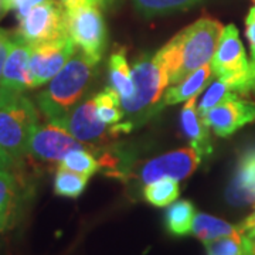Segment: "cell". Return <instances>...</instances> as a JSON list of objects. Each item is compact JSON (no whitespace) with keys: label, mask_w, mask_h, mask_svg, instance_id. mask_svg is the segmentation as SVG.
I'll return each mask as SVG.
<instances>
[{"label":"cell","mask_w":255,"mask_h":255,"mask_svg":"<svg viewBox=\"0 0 255 255\" xmlns=\"http://www.w3.org/2000/svg\"><path fill=\"white\" fill-rule=\"evenodd\" d=\"M6 7H4V0H0V18L3 17L6 14Z\"/></svg>","instance_id":"37"},{"label":"cell","mask_w":255,"mask_h":255,"mask_svg":"<svg viewBox=\"0 0 255 255\" xmlns=\"http://www.w3.org/2000/svg\"><path fill=\"white\" fill-rule=\"evenodd\" d=\"M14 159L0 147V170H10L13 167Z\"/></svg>","instance_id":"33"},{"label":"cell","mask_w":255,"mask_h":255,"mask_svg":"<svg viewBox=\"0 0 255 255\" xmlns=\"http://www.w3.org/2000/svg\"><path fill=\"white\" fill-rule=\"evenodd\" d=\"M238 231H240L238 226H233L227 221L219 219V217H214V216H210V214L199 213L193 223L191 234L196 236L206 244V243L219 240V238L233 236Z\"/></svg>","instance_id":"19"},{"label":"cell","mask_w":255,"mask_h":255,"mask_svg":"<svg viewBox=\"0 0 255 255\" xmlns=\"http://www.w3.org/2000/svg\"><path fill=\"white\" fill-rule=\"evenodd\" d=\"M58 167L90 177L100 170L101 162L97 160L87 149H75L64 157Z\"/></svg>","instance_id":"25"},{"label":"cell","mask_w":255,"mask_h":255,"mask_svg":"<svg viewBox=\"0 0 255 255\" xmlns=\"http://www.w3.org/2000/svg\"><path fill=\"white\" fill-rule=\"evenodd\" d=\"M201 1L203 0H132L137 11L145 17H156L187 10Z\"/></svg>","instance_id":"21"},{"label":"cell","mask_w":255,"mask_h":255,"mask_svg":"<svg viewBox=\"0 0 255 255\" xmlns=\"http://www.w3.org/2000/svg\"><path fill=\"white\" fill-rule=\"evenodd\" d=\"M213 70H211V63L196 70L194 73L187 75L183 81L177 82L167 88L164 92L163 102L166 105H176L183 101H189L200 94L211 81L213 78Z\"/></svg>","instance_id":"16"},{"label":"cell","mask_w":255,"mask_h":255,"mask_svg":"<svg viewBox=\"0 0 255 255\" xmlns=\"http://www.w3.org/2000/svg\"><path fill=\"white\" fill-rule=\"evenodd\" d=\"M94 100H95L97 114L104 124L112 128L122 121L121 98L114 88L107 87L104 91L97 94V97Z\"/></svg>","instance_id":"22"},{"label":"cell","mask_w":255,"mask_h":255,"mask_svg":"<svg viewBox=\"0 0 255 255\" xmlns=\"http://www.w3.org/2000/svg\"><path fill=\"white\" fill-rule=\"evenodd\" d=\"M227 199L236 206L255 203V147L244 152L230 183Z\"/></svg>","instance_id":"14"},{"label":"cell","mask_w":255,"mask_h":255,"mask_svg":"<svg viewBox=\"0 0 255 255\" xmlns=\"http://www.w3.org/2000/svg\"><path fill=\"white\" fill-rule=\"evenodd\" d=\"M97 64L78 48L63 70L48 82L46 90L37 94V107L48 122L63 124L68 112L85 95Z\"/></svg>","instance_id":"3"},{"label":"cell","mask_w":255,"mask_h":255,"mask_svg":"<svg viewBox=\"0 0 255 255\" xmlns=\"http://www.w3.org/2000/svg\"><path fill=\"white\" fill-rule=\"evenodd\" d=\"M241 233H243V234L246 236L247 240H248L250 247H251V253H253V255H255V226L247 228V230L241 231Z\"/></svg>","instance_id":"34"},{"label":"cell","mask_w":255,"mask_h":255,"mask_svg":"<svg viewBox=\"0 0 255 255\" xmlns=\"http://www.w3.org/2000/svg\"><path fill=\"white\" fill-rule=\"evenodd\" d=\"M200 162L201 156L190 146L149 159L139 169H132L124 176H132L137 183L145 186L164 177H170L179 182L189 177L199 167Z\"/></svg>","instance_id":"8"},{"label":"cell","mask_w":255,"mask_h":255,"mask_svg":"<svg viewBox=\"0 0 255 255\" xmlns=\"http://www.w3.org/2000/svg\"><path fill=\"white\" fill-rule=\"evenodd\" d=\"M24 0H4V7H6V11H10V10H16L21 6Z\"/></svg>","instance_id":"36"},{"label":"cell","mask_w":255,"mask_h":255,"mask_svg":"<svg viewBox=\"0 0 255 255\" xmlns=\"http://www.w3.org/2000/svg\"><path fill=\"white\" fill-rule=\"evenodd\" d=\"M224 27L211 17H201L164 44L155 54L172 85L211 63Z\"/></svg>","instance_id":"1"},{"label":"cell","mask_w":255,"mask_h":255,"mask_svg":"<svg viewBox=\"0 0 255 255\" xmlns=\"http://www.w3.org/2000/svg\"><path fill=\"white\" fill-rule=\"evenodd\" d=\"M30 54L31 44L18 36L13 37L0 80V85L3 88L16 92H24L31 88Z\"/></svg>","instance_id":"13"},{"label":"cell","mask_w":255,"mask_h":255,"mask_svg":"<svg viewBox=\"0 0 255 255\" xmlns=\"http://www.w3.org/2000/svg\"><path fill=\"white\" fill-rule=\"evenodd\" d=\"M87 183L88 176L58 167L54 177V193L61 197L77 199L84 193Z\"/></svg>","instance_id":"23"},{"label":"cell","mask_w":255,"mask_h":255,"mask_svg":"<svg viewBox=\"0 0 255 255\" xmlns=\"http://www.w3.org/2000/svg\"><path fill=\"white\" fill-rule=\"evenodd\" d=\"M246 36L251 50V64L255 67V9L250 10L246 18Z\"/></svg>","instance_id":"28"},{"label":"cell","mask_w":255,"mask_h":255,"mask_svg":"<svg viewBox=\"0 0 255 255\" xmlns=\"http://www.w3.org/2000/svg\"><path fill=\"white\" fill-rule=\"evenodd\" d=\"M77 50L78 47L75 46L70 36L31 44V88L41 87L51 81L63 70L64 65L70 61V58L77 53Z\"/></svg>","instance_id":"9"},{"label":"cell","mask_w":255,"mask_h":255,"mask_svg":"<svg viewBox=\"0 0 255 255\" xmlns=\"http://www.w3.org/2000/svg\"><path fill=\"white\" fill-rule=\"evenodd\" d=\"M61 127L82 143L100 142L108 136V133H112L111 127L98 117L94 98L80 101L64 118Z\"/></svg>","instance_id":"12"},{"label":"cell","mask_w":255,"mask_h":255,"mask_svg":"<svg viewBox=\"0 0 255 255\" xmlns=\"http://www.w3.org/2000/svg\"><path fill=\"white\" fill-rule=\"evenodd\" d=\"M253 226H255V210L253 211V214H250V216L238 226V228H240V231H244V230L253 227Z\"/></svg>","instance_id":"35"},{"label":"cell","mask_w":255,"mask_h":255,"mask_svg":"<svg viewBox=\"0 0 255 255\" xmlns=\"http://www.w3.org/2000/svg\"><path fill=\"white\" fill-rule=\"evenodd\" d=\"M67 33L81 51L100 63L107 50L108 33L100 7L81 6L65 9Z\"/></svg>","instance_id":"6"},{"label":"cell","mask_w":255,"mask_h":255,"mask_svg":"<svg viewBox=\"0 0 255 255\" xmlns=\"http://www.w3.org/2000/svg\"><path fill=\"white\" fill-rule=\"evenodd\" d=\"M75 149H88L61 125L48 122L37 124L28 140L27 153L43 162H61Z\"/></svg>","instance_id":"10"},{"label":"cell","mask_w":255,"mask_h":255,"mask_svg":"<svg viewBox=\"0 0 255 255\" xmlns=\"http://www.w3.org/2000/svg\"><path fill=\"white\" fill-rule=\"evenodd\" d=\"M254 1H255V0H254Z\"/></svg>","instance_id":"40"},{"label":"cell","mask_w":255,"mask_h":255,"mask_svg":"<svg viewBox=\"0 0 255 255\" xmlns=\"http://www.w3.org/2000/svg\"><path fill=\"white\" fill-rule=\"evenodd\" d=\"M11 41H13V37L7 34L6 31L0 30V80H1L3 67H4V63H6L7 54H9Z\"/></svg>","instance_id":"29"},{"label":"cell","mask_w":255,"mask_h":255,"mask_svg":"<svg viewBox=\"0 0 255 255\" xmlns=\"http://www.w3.org/2000/svg\"><path fill=\"white\" fill-rule=\"evenodd\" d=\"M211 70L216 78L227 82L231 91L240 97L255 91V67L247 57L234 24H228L223 30L219 47L211 60Z\"/></svg>","instance_id":"5"},{"label":"cell","mask_w":255,"mask_h":255,"mask_svg":"<svg viewBox=\"0 0 255 255\" xmlns=\"http://www.w3.org/2000/svg\"><path fill=\"white\" fill-rule=\"evenodd\" d=\"M234 95H238V94L231 91V88L228 87L227 82L217 78L210 85L209 90L201 97L200 104L197 105V111H199L200 117H204L211 108L217 107L219 104L224 102V101L233 98Z\"/></svg>","instance_id":"26"},{"label":"cell","mask_w":255,"mask_h":255,"mask_svg":"<svg viewBox=\"0 0 255 255\" xmlns=\"http://www.w3.org/2000/svg\"><path fill=\"white\" fill-rule=\"evenodd\" d=\"M58 1L63 4L64 9H75L81 6H97L95 0H58Z\"/></svg>","instance_id":"32"},{"label":"cell","mask_w":255,"mask_h":255,"mask_svg":"<svg viewBox=\"0 0 255 255\" xmlns=\"http://www.w3.org/2000/svg\"><path fill=\"white\" fill-rule=\"evenodd\" d=\"M201 118L214 135L219 137L231 136L238 129L255 121V102L234 95L211 108Z\"/></svg>","instance_id":"11"},{"label":"cell","mask_w":255,"mask_h":255,"mask_svg":"<svg viewBox=\"0 0 255 255\" xmlns=\"http://www.w3.org/2000/svg\"><path fill=\"white\" fill-rule=\"evenodd\" d=\"M20 199V184L9 170H0V207L17 206Z\"/></svg>","instance_id":"27"},{"label":"cell","mask_w":255,"mask_h":255,"mask_svg":"<svg viewBox=\"0 0 255 255\" xmlns=\"http://www.w3.org/2000/svg\"><path fill=\"white\" fill-rule=\"evenodd\" d=\"M254 9H255V6H254Z\"/></svg>","instance_id":"39"},{"label":"cell","mask_w":255,"mask_h":255,"mask_svg":"<svg viewBox=\"0 0 255 255\" xmlns=\"http://www.w3.org/2000/svg\"><path fill=\"white\" fill-rule=\"evenodd\" d=\"M111 88H114L121 100H127L133 95L135 84L132 78V68H129L124 50L111 55L108 63Z\"/></svg>","instance_id":"18"},{"label":"cell","mask_w":255,"mask_h":255,"mask_svg":"<svg viewBox=\"0 0 255 255\" xmlns=\"http://www.w3.org/2000/svg\"><path fill=\"white\" fill-rule=\"evenodd\" d=\"M135 91L130 98L121 100L122 121L111 128L112 133H127L156 117L164 107L166 87L170 84L167 71L155 54L142 55L132 67Z\"/></svg>","instance_id":"2"},{"label":"cell","mask_w":255,"mask_h":255,"mask_svg":"<svg viewBox=\"0 0 255 255\" xmlns=\"http://www.w3.org/2000/svg\"><path fill=\"white\" fill-rule=\"evenodd\" d=\"M196 216H197L196 207L193 206L191 201H174L169 206V209L164 214V226L172 236L183 237V236L191 234Z\"/></svg>","instance_id":"17"},{"label":"cell","mask_w":255,"mask_h":255,"mask_svg":"<svg viewBox=\"0 0 255 255\" xmlns=\"http://www.w3.org/2000/svg\"><path fill=\"white\" fill-rule=\"evenodd\" d=\"M196 98L197 97L190 98L186 102L180 114V127L191 147L203 157L213 152V143L210 136V128L206 125L196 108Z\"/></svg>","instance_id":"15"},{"label":"cell","mask_w":255,"mask_h":255,"mask_svg":"<svg viewBox=\"0 0 255 255\" xmlns=\"http://www.w3.org/2000/svg\"><path fill=\"white\" fill-rule=\"evenodd\" d=\"M180 194L179 182L164 177L160 180L149 183L143 187V199L155 207H166L177 200Z\"/></svg>","instance_id":"20"},{"label":"cell","mask_w":255,"mask_h":255,"mask_svg":"<svg viewBox=\"0 0 255 255\" xmlns=\"http://www.w3.org/2000/svg\"><path fill=\"white\" fill-rule=\"evenodd\" d=\"M247 255H253V253H250V254H247Z\"/></svg>","instance_id":"38"},{"label":"cell","mask_w":255,"mask_h":255,"mask_svg":"<svg viewBox=\"0 0 255 255\" xmlns=\"http://www.w3.org/2000/svg\"><path fill=\"white\" fill-rule=\"evenodd\" d=\"M37 124L36 105L24 92L10 91L0 85V147L20 160L27 155L30 135Z\"/></svg>","instance_id":"4"},{"label":"cell","mask_w":255,"mask_h":255,"mask_svg":"<svg viewBox=\"0 0 255 255\" xmlns=\"http://www.w3.org/2000/svg\"><path fill=\"white\" fill-rule=\"evenodd\" d=\"M28 44H37L68 36L65 9L58 0H46L18 20L17 34Z\"/></svg>","instance_id":"7"},{"label":"cell","mask_w":255,"mask_h":255,"mask_svg":"<svg viewBox=\"0 0 255 255\" xmlns=\"http://www.w3.org/2000/svg\"><path fill=\"white\" fill-rule=\"evenodd\" d=\"M204 246L209 255H247L251 253L250 243L241 231L206 243Z\"/></svg>","instance_id":"24"},{"label":"cell","mask_w":255,"mask_h":255,"mask_svg":"<svg viewBox=\"0 0 255 255\" xmlns=\"http://www.w3.org/2000/svg\"><path fill=\"white\" fill-rule=\"evenodd\" d=\"M43 1H46V0H24V1L21 3V6L16 10V16H17L18 20L24 17V16H26L28 11L33 9L34 6L40 4V3H43Z\"/></svg>","instance_id":"31"},{"label":"cell","mask_w":255,"mask_h":255,"mask_svg":"<svg viewBox=\"0 0 255 255\" xmlns=\"http://www.w3.org/2000/svg\"><path fill=\"white\" fill-rule=\"evenodd\" d=\"M17 210V206H1L0 207V234L7 230L14 219V213Z\"/></svg>","instance_id":"30"}]
</instances>
